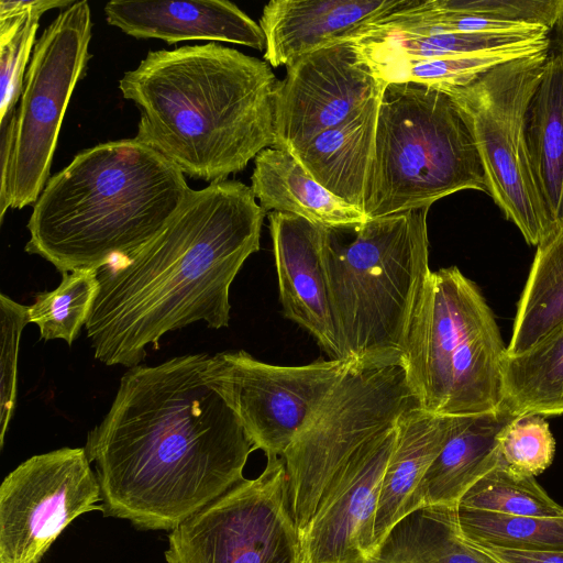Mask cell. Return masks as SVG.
<instances>
[{"label": "cell", "instance_id": "25", "mask_svg": "<svg viewBox=\"0 0 563 563\" xmlns=\"http://www.w3.org/2000/svg\"><path fill=\"white\" fill-rule=\"evenodd\" d=\"M563 324V223L537 245L517 305L507 355L520 354Z\"/></svg>", "mask_w": 563, "mask_h": 563}, {"label": "cell", "instance_id": "34", "mask_svg": "<svg viewBox=\"0 0 563 563\" xmlns=\"http://www.w3.org/2000/svg\"><path fill=\"white\" fill-rule=\"evenodd\" d=\"M74 0L0 1V24L9 23L25 15L41 16L52 9H66Z\"/></svg>", "mask_w": 563, "mask_h": 563}, {"label": "cell", "instance_id": "23", "mask_svg": "<svg viewBox=\"0 0 563 563\" xmlns=\"http://www.w3.org/2000/svg\"><path fill=\"white\" fill-rule=\"evenodd\" d=\"M531 169L548 212L563 223V52L551 47L527 111Z\"/></svg>", "mask_w": 563, "mask_h": 563}, {"label": "cell", "instance_id": "1", "mask_svg": "<svg viewBox=\"0 0 563 563\" xmlns=\"http://www.w3.org/2000/svg\"><path fill=\"white\" fill-rule=\"evenodd\" d=\"M84 448L104 516L170 531L243 482L255 451L207 353L129 368Z\"/></svg>", "mask_w": 563, "mask_h": 563}, {"label": "cell", "instance_id": "21", "mask_svg": "<svg viewBox=\"0 0 563 563\" xmlns=\"http://www.w3.org/2000/svg\"><path fill=\"white\" fill-rule=\"evenodd\" d=\"M382 95L372 97L346 120L320 133L294 154L320 185L362 211Z\"/></svg>", "mask_w": 563, "mask_h": 563}, {"label": "cell", "instance_id": "11", "mask_svg": "<svg viewBox=\"0 0 563 563\" xmlns=\"http://www.w3.org/2000/svg\"><path fill=\"white\" fill-rule=\"evenodd\" d=\"M167 563H305L282 457L192 515L168 536Z\"/></svg>", "mask_w": 563, "mask_h": 563}, {"label": "cell", "instance_id": "18", "mask_svg": "<svg viewBox=\"0 0 563 563\" xmlns=\"http://www.w3.org/2000/svg\"><path fill=\"white\" fill-rule=\"evenodd\" d=\"M508 407L452 417L448 439L417 493V509L456 507L463 495L500 462V435L516 417Z\"/></svg>", "mask_w": 563, "mask_h": 563}, {"label": "cell", "instance_id": "3", "mask_svg": "<svg viewBox=\"0 0 563 563\" xmlns=\"http://www.w3.org/2000/svg\"><path fill=\"white\" fill-rule=\"evenodd\" d=\"M418 405L401 362L353 365L282 459L305 563H368L402 412Z\"/></svg>", "mask_w": 563, "mask_h": 563}, {"label": "cell", "instance_id": "22", "mask_svg": "<svg viewBox=\"0 0 563 563\" xmlns=\"http://www.w3.org/2000/svg\"><path fill=\"white\" fill-rule=\"evenodd\" d=\"M251 189L265 211L291 213L317 224L350 230L368 218L320 185L288 151L268 147L254 158Z\"/></svg>", "mask_w": 563, "mask_h": 563}, {"label": "cell", "instance_id": "16", "mask_svg": "<svg viewBox=\"0 0 563 563\" xmlns=\"http://www.w3.org/2000/svg\"><path fill=\"white\" fill-rule=\"evenodd\" d=\"M415 0H272L263 8L264 59L273 67L349 41Z\"/></svg>", "mask_w": 563, "mask_h": 563}, {"label": "cell", "instance_id": "26", "mask_svg": "<svg viewBox=\"0 0 563 563\" xmlns=\"http://www.w3.org/2000/svg\"><path fill=\"white\" fill-rule=\"evenodd\" d=\"M504 404L514 415H563V324L527 351L506 356Z\"/></svg>", "mask_w": 563, "mask_h": 563}, {"label": "cell", "instance_id": "30", "mask_svg": "<svg viewBox=\"0 0 563 563\" xmlns=\"http://www.w3.org/2000/svg\"><path fill=\"white\" fill-rule=\"evenodd\" d=\"M500 462L520 476H538L553 462L555 439L539 415L516 416L500 435Z\"/></svg>", "mask_w": 563, "mask_h": 563}, {"label": "cell", "instance_id": "4", "mask_svg": "<svg viewBox=\"0 0 563 563\" xmlns=\"http://www.w3.org/2000/svg\"><path fill=\"white\" fill-rule=\"evenodd\" d=\"M268 63L209 42L150 51L119 81L140 112V142L184 175L227 180L275 144Z\"/></svg>", "mask_w": 563, "mask_h": 563}, {"label": "cell", "instance_id": "24", "mask_svg": "<svg viewBox=\"0 0 563 563\" xmlns=\"http://www.w3.org/2000/svg\"><path fill=\"white\" fill-rule=\"evenodd\" d=\"M368 563H499L457 530L454 507L426 506L388 532Z\"/></svg>", "mask_w": 563, "mask_h": 563}, {"label": "cell", "instance_id": "6", "mask_svg": "<svg viewBox=\"0 0 563 563\" xmlns=\"http://www.w3.org/2000/svg\"><path fill=\"white\" fill-rule=\"evenodd\" d=\"M428 210L368 219L349 242L328 228L323 263L341 358L354 365L402 361L431 273Z\"/></svg>", "mask_w": 563, "mask_h": 563}, {"label": "cell", "instance_id": "29", "mask_svg": "<svg viewBox=\"0 0 563 563\" xmlns=\"http://www.w3.org/2000/svg\"><path fill=\"white\" fill-rule=\"evenodd\" d=\"M456 507L510 516L562 518L563 506L533 476L517 475L498 464L477 481Z\"/></svg>", "mask_w": 563, "mask_h": 563}, {"label": "cell", "instance_id": "2", "mask_svg": "<svg viewBox=\"0 0 563 563\" xmlns=\"http://www.w3.org/2000/svg\"><path fill=\"white\" fill-rule=\"evenodd\" d=\"M265 213L245 184H209L192 190L154 239L98 269L99 291L85 325L95 358L131 368L167 332L197 321L228 327L230 287L260 250Z\"/></svg>", "mask_w": 563, "mask_h": 563}, {"label": "cell", "instance_id": "19", "mask_svg": "<svg viewBox=\"0 0 563 563\" xmlns=\"http://www.w3.org/2000/svg\"><path fill=\"white\" fill-rule=\"evenodd\" d=\"M563 0H415L376 24L437 33L552 32Z\"/></svg>", "mask_w": 563, "mask_h": 563}, {"label": "cell", "instance_id": "36", "mask_svg": "<svg viewBox=\"0 0 563 563\" xmlns=\"http://www.w3.org/2000/svg\"><path fill=\"white\" fill-rule=\"evenodd\" d=\"M553 32V40H551V47L563 52V13L555 24Z\"/></svg>", "mask_w": 563, "mask_h": 563}, {"label": "cell", "instance_id": "5", "mask_svg": "<svg viewBox=\"0 0 563 563\" xmlns=\"http://www.w3.org/2000/svg\"><path fill=\"white\" fill-rule=\"evenodd\" d=\"M191 192L178 167L135 137L100 143L48 179L24 250L62 274L100 269L154 239Z\"/></svg>", "mask_w": 563, "mask_h": 563}, {"label": "cell", "instance_id": "13", "mask_svg": "<svg viewBox=\"0 0 563 563\" xmlns=\"http://www.w3.org/2000/svg\"><path fill=\"white\" fill-rule=\"evenodd\" d=\"M214 358L229 405L266 459L282 457L354 365L345 358L275 365L245 351L222 352Z\"/></svg>", "mask_w": 563, "mask_h": 563}, {"label": "cell", "instance_id": "28", "mask_svg": "<svg viewBox=\"0 0 563 563\" xmlns=\"http://www.w3.org/2000/svg\"><path fill=\"white\" fill-rule=\"evenodd\" d=\"M99 291L98 269L63 273L60 284L38 292L29 306V319L44 340L62 339L71 345L86 325Z\"/></svg>", "mask_w": 563, "mask_h": 563}, {"label": "cell", "instance_id": "33", "mask_svg": "<svg viewBox=\"0 0 563 563\" xmlns=\"http://www.w3.org/2000/svg\"><path fill=\"white\" fill-rule=\"evenodd\" d=\"M16 110L0 124L1 126V183H0V221H3L7 210L10 208L8 202V186L11 172L14 137H15Z\"/></svg>", "mask_w": 563, "mask_h": 563}, {"label": "cell", "instance_id": "9", "mask_svg": "<svg viewBox=\"0 0 563 563\" xmlns=\"http://www.w3.org/2000/svg\"><path fill=\"white\" fill-rule=\"evenodd\" d=\"M549 51L498 65L465 85L433 87L451 98L466 123L488 195L536 246L556 229L536 184L526 139L527 111Z\"/></svg>", "mask_w": 563, "mask_h": 563}, {"label": "cell", "instance_id": "32", "mask_svg": "<svg viewBox=\"0 0 563 563\" xmlns=\"http://www.w3.org/2000/svg\"><path fill=\"white\" fill-rule=\"evenodd\" d=\"M1 356H0V446L12 419L18 394V355L21 334L30 323L29 306L21 305L4 294L0 295Z\"/></svg>", "mask_w": 563, "mask_h": 563}, {"label": "cell", "instance_id": "17", "mask_svg": "<svg viewBox=\"0 0 563 563\" xmlns=\"http://www.w3.org/2000/svg\"><path fill=\"white\" fill-rule=\"evenodd\" d=\"M103 11L108 24L135 38H158L168 45L207 40L265 48L260 24L227 0H114Z\"/></svg>", "mask_w": 563, "mask_h": 563}, {"label": "cell", "instance_id": "14", "mask_svg": "<svg viewBox=\"0 0 563 563\" xmlns=\"http://www.w3.org/2000/svg\"><path fill=\"white\" fill-rule=\"evenodd\" d=\"M386 86L357 58L347 41L300 57L275 85L273 147L294 155Z\"/></svg>", "mask_w": 563, "mask_h": 563}, {"label": "cell", "instance_id": "31", "mask_svg": "<svg viewBox=\"0 0 563 563\" xmlns=\"http://www.w3.org/2000/svg\"><path fill=\"white\" fill-rule=\"evenodd\" d=\"M40 18L26 15L0 24V124L15 110L22 96L24 71L36 43Z\"/></svg>", "mask_w": 563, "mask_h": 563}, {"label": "cell", "instance_id": "35", "mask_svg": "<svg viewBox=\"0 0 563 563\" xmlns=\"http://www.w3.org/2000/svg\"><path fill=\"white\" fill-rule=\"evenodd\" d=\"M482 549L489 553L499 563H563V551L530 552L497 548Z\"/></svg>", "mask_w": 563, "mask_h": 563}, {"label": "cell", "instance_id": "8", "mask_svg": "<svg viewBox=\"0 0 563 563\" xmlns=\"http://www.w3.org/2000/svg\"><path fill=\"white\" fill-rule=\"evenodd\" d=\"M465 189L488 194L475 143L454 102L433 87L387 85L365 189L366 217L429 209Z\"/></svg>", "mask_w": 563, "mask_h": 563}, {"label": "cell", "instance_id": "12", "mask_svg": "<svg viewBox=\"0 0 563 563\" xmlns=\"http://www.w3.org/2000/svg\"><path fill=\"white\" fill-rule=\"evenodd\" d=\"M85 448L33 455L0 486V563H40L77 517L102 510Z\"/></svg>", "mask_w": 563, "mask_h": 563}, {"label": "cell", "instance_id": "7", "mask_svg": "<svg viewBox=\"0 0 563 563\" xmlns=\"http://www.w3.org/2000/svg\"><path fill=\"white\" fill-rule=\"evenodd\" d=\"M506 356L507 346L478 286L456 266L431 271L402 356L419 407L445 417L500 409Z\"/></svg>", "mask_w": 563, "mask_h": 563}, {"label": "cell", "instance_id": "10", "mask_svg": "<svg viewBox=\"0 0 563 563\" xmlns=\"http://www.w3.org/2000/svg\"><path fill=\"white\" fill-rule=\"evenodd\" d=\"M88 1L63 9L36 41L16 110L8 186L11 209L34 205L48 181L62 122L90 59Z\"/></svg>", "mask_w": 563, "mask_h": 563}, {"label": "cell", "instance_id": "20", "mask_svg": "<svg viewBox=\"0 0 563 563\" xmlns=\"http://www.w3.org/2000/svg\"><path fill=\"white\" fill-rule=\"evenodd\" d=\"M451 424L452 417L431 413L419 405L400 416L375 516L376 550L396 523L417 510L418 489L442 450Z\"/></svg>", "mask_w": 563, "mask_h": 563}, {"label": "cell", "instance_id": "27", "mask_svg": "<svg viewBox=\"0 0 563 563\" xmlns=\"http://www.w3.org/2000/svg\"><path fill=\"white\" fill-rule=\"evenodd\" d=\"M461 536L479 548L563 551V517H525L454 507Z\"/></svg>", "mask_w": 563, "mask_h": 563}, {"label": "cell", "instance_id": "15", "mask_svg": "<svg viewBox=\"0 0 563 563\" xmlns=\"http://www.w3.org/2000/svg\"><path fill=\"white\" fill-rule=\"evenodd\" d=\"M268 220L284 316L307 330L331 358H341L323 263L328 228L277 211Z\"/></svg>", "mask_w": 563, "mask_h": 563}]
</instances>
